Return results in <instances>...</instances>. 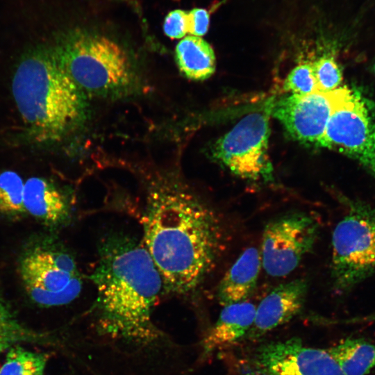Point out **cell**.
I'll return each instance as SVG.
<instances>
[{
    "label": "cell",
    "instance_id": "obj_1",
    "mask_svg": "<svg viewBox=\"0 0 375 375\" xmlns=\"http://www.w3.org/2000/svg\"><path fill=\"white\" fill-rule=\"evenodd\" d=\"M141 222L142 241L164 291L182 296L194 292L225 248L224 228L215 211L185 188L158 183L147 191Z\"/></svg>",
    "mask_w": 375,
    "mask_h": 375
},
{
    "label": "cell",
    "instance_id": "obj_2",
    "mask_svg": "<svg viewBox=\"0 0 375 375\" xmlns=\"http://www.w3.org/2000/svg\"><path fill=\"white\" fill-rule=\"evenodd\" d=\"M90 278L97 289L101 331L141 344L158 338L151 316L164 285L142 241L123 234L106 238Z\"/></svg>",
    "mask_w": 375,
    "mask_h": 375
},
{
    "label": "cell",
    "instance_id": "obj_3",
    "mask_svg": "<svg viewBox=\"0 0 375 375\" xmlns=\"http://www.w3.org/2000/svg\"><path fill=\"white\" fill-rule=\"evenodd\" d=\"M12 92L33 142L60 141L83 119L84 92L58 62L51 47L39 46L22 57L14 74Z\"/></svg>",
    "mask_w": 375,
    "mask_h": 375
},
{
    "label": "cell",
    "instance_id": "obj_4",
    "mask_svg": "<svg viewBox=\"0 0 375 375\" xmlns=\"http://www.w3.org/2000/svg\"><path fill=\"white\" fill-rule=\"evenodd\" d=\"M51 47L58 62L84 94L115 93L133 81V69L126 51L109 37L74 28L60 35Z\"/></svg>",
    "mask_w": 375,
    "mask_h": 375
},
{
    "label": "cell",
    "instance_id": "obj_5",
    "mask_svg": "<svg viewBox=\"0 0 375 375\" xmlns=\"http://www.w3.org/2000/svg\"><path fill=\"white\" fill-rule=\"evenodd\" d=\"M338 199L346 210L331 236V278L344 294L375 277V208L358 198Z\"/></svg>",
    "mask_w": 375,
    "mask_h": 375
},
{
    "label": "cell",
    "instance_id": "obj_6",
    "mask_svg": "<svg viewBox=\"0 0 375 375\" xmlns=\"http://www.w3.org/2000/svg\"><path fill=\"white\" fill-rule=\"evenodd\" d=\"M317 144L356 160L375 181V103L356 90L342 88Z\"/></svg>",
    "mask_w": 375,
    "mask_h": 375
},
{
    "label": "cell",
    "instance_id": "obj_7",
    "mask_svg": "<svg viewBox=\"0 0 375 375\" xmlns=\"http://www.w3.org/2000/svg\"><path fill=\"white\" fill-rule=\"evenodd\" d=\"M19 273L28 297L42 306L67 304L82 290V278L75 260L60 250H32L22 258Z\"/></svg>",
    "mask_w": 375,
    "mask_h": 375
},
{
    "label": "cell",
    "instance_id": "obj_8",
    "mask_svg": "<svg viewBox=\"0 0 375 375\" xmlns=\"http://www.w3.org/2000/svg\"><path fill=\"white\" fill-rule=\"evenodd\" d=\"M269 114V102L264 110L242 118L215 144V158L235 175L272 181L273 169L267 156Z\"/></svg>",
    "mask_w": 375,
    "mask_h": 375
},
{
    "label": "cell",
    "instance_id": "obj_9",
    "mask_svg": "<svg viewBox=\"0 0 375 375\" xmlns=\"http://www.w3.org/2000/svg\"><path fill=\"white\" fill-rule=\"evenodd\" d=\"M319 223L312 215L294 212L270 221L265 226L260 253L262 266L273 277L293 272L314 248Z\"/></svg>",
    "mask_w": 375,
    "mask_h": 375
},
{
    "label": "cell",
    "instance_id": "obj_10",
    "mask_svg": "<svg viewBox=\"0 0 375 375\" xmlns=\"http://www.w3.org/2000/svg\"><path fill=\"white\" fill-rule=\"evenodd\" d=\"M341 88L317 90L308 94H293L269 102L270 114L300 142L315 143L323 135L338 102Z\"/></svg>",
    "mask_w": 375,
    "mask_h": 375
},
{
    "label": "cell",
    "instance_id": "obj_11",
    "mask_svg": "<svg viewBox=\"0 0 375 375\" xmlns=\"http://www.w3.org/2000/svg\"><path fill=\"white\" fill-rule=\"evenodd\" d=\"M260 375H345L328 349L292 338L262 346L256 356Z\"/></svg>",
    "mask_w": 375,
    "mask_h": 375
},
{
    "label": "cell",
    "instance_id": "obj_12",
    "mask_svg": "<svg viewBox=\"0 0 375 375\" xmlns=\"http://www.w3.org/2000/svg\"><path fill=\"white\" fill-rule=\"evenodd\" d=\"M308 289L305 278L292 280L273 289L256 307L254 322L247 335L256 339L290 321L303 309Z\"/></svg>",
    "mask_w": 375,
    "mask_h": 375
},
{
    "label": "cell",
    "instance_id": "obj_13",
    "mask_svg": "<svg viewBox=\"0 0 375 375\" xmlns=\"http://www.w3.org/2000/svg\"><path fill=\"white\" fill-rule=\"evenodd\" d=\"M256 310L254 304L245 301L224 306L202 341L203 355L227 347L247 335L254 322Z\"/></svg>",
    "mask_w": 375,
    "mask_h": 375
},
{
    "label": "cell",
    "instance_id": "obj_14",
    "mask_svg": "<svg viewBox=\"0 0 375 375\" xmlns=\"http://www.w3.org/2000/svg\"><path fill=\"white\" fill-rule=\"evenodd\" d=\"M261 266L257 249L244 250L219 282L217 291L219 302L224 306L245 301L256 288Z\"/></svg>",
    "mask_w": 375,
    "mask_h": 375
},
{
    "label": "cell",
    "instance_id": "obj_15",
    "mask_svg": "<svg viewBox=\"0 0 375 375\" xmlns=\"http://www.w3.org/2000/svg\"><path fill=\"white\" fill-rule=\"evenodd\" d=\"M23 201L26 212L47 224H58L68 215L64 195L42 178L31 177L24 182Z\"/></svg>",
    "mask_w": 375,
    "mask_h": 375
},
{
    "label": "cell",
    "instance_id": "obj_16",
    "mask_svg": "<svg viewBox=\"0 0 375 375\" xmlns=\"http://www.w3.org/2000/svg\"><path fill=\"white\" fill-rule=\"evenodd\" d=\"M175 58L181 72L191 80L207 79L215 71L214 51L199 36L183 38L176 47Z\"/></svg>",
    "mask_w": 375,
    "mask_h": 375
},
{
    "label": "cell",
    "instance_id": "obj_17",
    "mask_svg": "<svg viewBox=\"0 0 375 375\" xmlns=\"http://www.w3.org/2000/svg\"><path fill=\"white\" fill-rule=\"evenodd\" d=\"M328 352L345 375H366L375 367V345L362 338H348Z\"/></svg>",
    "mask_w": 375,
    "mask_h": 375
},
{
    "label": "cell",
    "instance_id": "obj_18",
    "mask_svg": "<svg viewBox=\"0 0 375 375\" xmlns=\"http://www.w3.org/2000/svg\"><path fill=\"white\" fill-rule=\"evenodd\" d=\"M47 361L44 353L15 347L8 351L0 375H43Z\"/></svg>",
    "mask_w": 375,
    "mask_h": 375
},
{
    "label": "cell",
    "instance_id": "obj_19",
    "mask_svg": "<svg viewBox=\"0 0 375 375\" xmlns=\"http://www.w3.org/2000/svg\"><path fill=\"white\" fill-rule=\"evenodd\" d=\"M24 188V182L17 173L4 171L0 174V212L8 215L26 212Z\"/></svg>",
    "mask_w": 375,
    "mask_h": 375
},
{
    "label": "cell",
    "instance_id": "obj_20",
    "mask_svg": "<svg viewBox=\"0 0 375 375\" xmlns=\"http://www.w3.org/2000/svg\"><path fill=\"white\" fill-rule=\"evenodd\" d=\"M283 88L297 94H308L319 90L312 63L306 62L295 67L285 78Z\"/></svg>",
    "mask_w": 375,
    "mask_h": 375
},
{
    "label": "cell",
    "instance_id": "obj_21",
    "mask_svg": "<svg viewBox=\"0 0 375 375\" xmlns=\"http://www.w3.org/2000/svg\"><path fill=\"white\" fill-rule=\"evenodd\" d=\"M312 68L319 91H332L340 84L342 72L333 58H320L312 63Z\"/></svg>",
    "mask_w": 375,
    "mask_h": 375
},
{
    "label": "cell",
    "instance_id": "obj_22",
    "mask_svg": "<svg viewBox=\"0 0 375 375\" xmlns=\"http://www.w3.org/2000/svg\"><path fill=\"white\" fill-rule=\"evenodd\" d=\"M23 336L22 329L0 302V353Z\"/></svg>",
    "mask_w": 375,
    "mask_h": 375
},
{
    "label": "cell",
    "instance_id": "obj_23",
    "mask_svg": "<svg viewBox=\"0 0 375 375\" xmlns=\"http://www.w3.org/2000/svg\"><path fill=\"white\" fill-rule=\"evenodd\" d=\"M188 11L176 9L169 12L165 18L163 31L172 39H179L189 34Z\"/></svg>",
    "mask_w": 375,
    "mask_h": 375
},
{
    "label": "cell",
    "instance_id": "obj_24",
    "mask_svg": "<svg viewBox=\"0 0 375 375\" xmlns=\"http://www.w3.org/2000/svg\"><path fill=\"white\" fill-rule=\"evenodd\" d=\"M189 34L194 36L205 35L208 29L210 17L208 12L203 8H196L188 11Z\"/></svg>",
    "mask_w": 375,
    "mask_h": 375
},
{
    "label": "cell",
    "instance_id": "obj_25",
    "mask_svg": "<svg viewBox=\"0 0 375 375\" xmlns=\"http://www.w3.org/2000/svg\"><path fill=\"white\" fill-rule=\"evenodd\" d=\"M374 71L375 72V62H374Z\"/></svg>",
    "mask_w": 375,
    "mask_h": 375
}]
</instances>
